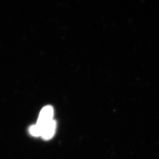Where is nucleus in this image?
Here are the masks:
<instances>
[{
  "label": "nucleus",
  "mask_w": 159,
  "mask_h": 159,
  "mask_svg": "<svg viewBox=\"0 0 159 159\" xmlns=\"http://www.w3.org/2000/svg\"><path fill=\"white\" fill-rule=\"evenodd\" d=\"M53 114L54 110L52 107L50 106H46L41 110L40 112L37 125H39L41 128L53 120Z\"/></svg>",
  "instance_id": "nucleus-1"
},
{
  "label": "nucleus",
  "mask_w": 159,
  "mask_h": 159,
  "mask_svg": "<svg viewBox=\"0 0 159 159\" xmlns=\"http://www.w3.org/2000/svg\"><path fill=\"white\" fill-rule=\"evenodd\" d=\"M56 129V123L52 120L41 127V137L44 140H49L54 135Z\"/></svg>",
  "instance_id": "nucleus-2"
},
{
  "label": "nucleus",
  "mask_w": 159,
  "mask_h": 159,
  "mask_svg": "<svg viewBox=\"0 0 159 159\" xmlns=\"http://www.w3.org/2000/svg\"><path fill=\"white\" fill-rule=\"evenodd\" d=\"M30 134L34 137H41V130L39 125L37 124L35 125H32L30 128Z\"/></svg>",
  "instance_id": "nucleus-3"
}]
</instances>
